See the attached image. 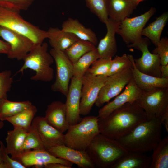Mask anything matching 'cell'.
<instances>
[{
    "mask_svg": "<svg viewBox=\"0 0 168 168\" xmlns=\"http://www.w3.org/2000/svg\"><path fill=\"white\" fill-rule=\"evenodd\" d=\"M47 121L61 133L66 132L69 127L65 103L55 101L48 105L44 117Z\"/></svg>",
    "mask_w": 168,
    "mask_h": 168,
    "instance_id": "obj_20",
    "label": "cell"
},
{
    "mask_svg": "<svg viewBox=\"0 0 168 168\" xmlns=\"http://www.w3.org/2000/svg\"><path fill=\"white\" fill-rule=\"evenodd\" d=\"M47 31L49 42L52 48L63 51L79 39L74 34L58 28L50 27Z\"/></svg>",
    "mask_w": 168,
    "mask_h": 168,
    "instance_id": "obj_24",
    "label": "cell"
},
{
    "mask_svg": "<svg viewBox=\"0 0 168 168\" xmlns=\"http://www.w3.org/2000/svg\"><path fill=\"white\" fill-rule=\"evenodd\" d=\"M98 119L100 133L118 140L147 120V117L143 109L135 101L127 103L107 116Z\"/></svg>",
    "mask_w": 168,
    "mask_h": 168,
    "instance_id": "obj_1",
    "label": "cell"
},
{
    "mask_svg": "<svg viewBox=\"0 0 168 168\" xmlns=\"http://www.w3.org/2000/svg\"><path fill=\"white\" fill-rule=\"evenodd\" d=\"M61 29L74 34L80 40L89 41L95 46L98 44L95 33L91 29L86 27L77 19L68 18L63 23Z\"/></svg>",
    "mask_w": 168,
    "mask_h": 168,
    "instance_id": "obj_23",
    "label": "cell"
},
{
    "mask_svg": "<svg viewBox=\"0 0 168 168\" xmlns=\"http://www.w3.org/2000/svg\"><path fill=\"white\" fill-rule=\"evenodd\" d=\"M0 161H2L1 159V157L0 151Z\"/></svg>",
    "mask_w": 168,
    "mask_h": 168,
    "instance_id": "obj_48",
    "label": "cell"
},
{
    "mask_svg": "<svg viewBox=\"0 0 168 168\" xmlns=\"http://www.w3.org/2000/svg\"><path fill=\"white\" fill-rule=\"evenodd\" d=\"M162 126L160 118L147 119L117 140L128 152H150L161 139Z\"/></svg>",
    "mask_w": 168,
    "mask_h": 168,
    "instance_id": "obj_2",
    "label": "cell"
},
{
    "mask_svg": "<svg viewBox=\"0 0 168 168\" xmlns=\"http://www.w3.org/2000/svg\"><path fill=\"white\" fill-rule=\"evenodd\" d=\"M0 168H7L6 166L2 161H0Z\"/></svg>",
    "mask_w": 168,
    "mask_h": 168,
    "instance_id": "obj_46",
    "label": "cell"
},
{
    "mask_svg": "<svg viewBox=\"0 0 168 168\" xmlns=\"http://www.w3.org/2000/svg\"><path fill=\"white\" fill-rule=\"evenodd\" d=\"M108 76H94L86 72L82 78L80 114H89L97 100L100 91Z\"/></svg>",
    "mask_w": 168,
    "mask_h": 168,
    "instance_id": "obj_9",
    "label": "cell"
},
{
    "mask_svg": "<svg viewBox=\"0 0 168 168\" xmlns=\"http://www.w3.org/2000/svg\"><path fill=\"white\" fill-rule=\"evenodd\" d=\"M96 48L89 41L79 39L64 52L73 64L84 54Z\"/></svg>",
    "mask_w": 168,
    "mask_h": 168,
    "instance_id": "obj_32",
    "label": "cell"
},
{
    "mask_svg": "<svg viewBox=\"0 0 168 168\" xmlns=\"http://www.w3.org/2000/svg\"><path fill=\"white\" fill-rule=\"evenodd\" d=\"M112 59L99 58L93 62L86 72L94 76H108Z\"/></svg>",
    "mask_w": 168,
    "mask_h": 168,
    "instance_id": "obj_34",
    "label": "cell"
},
{
    "mask_svg": "<svg viewBox=\"0 0 168 168\" xmlns=\"http://www.w3.org/2000/svg\"><path fill=\"white\" fill-rule=\"evenodd\" d=\"M100 58L96 48L84 54L73 64V76L82 77L93 62Z\"/></svg>",
    "mask_w": 168,
    "mask_h": 168,
    "instance_id": "obj_31",
    "label": "cell"
},
{
    "mask_svg": "<svg viewBox=\"0 0 168 168\" xmlns=\"http://www.w3.org/2000/svg\"><path fill=\"white\" fill-rule=\"evenodd\" d=\"M20 12L0 6V26L28 37L35 44L42 43L48 38L47 31L24 20Z\"/></svg>",
    "mask_w": 168,
    "mask_h": 168,
    "instance_id": "obj_6",
    "label": "cell"
},
{
    "mask_svg": "<svg viewBox=\"0 0 168 168\" xmlns=\"http://www.w3.org/2000/svg\"><path fill=\"white\" fill-rule=\"evenodd\" d=\"M150 44L149 39L142 37L137 42L128 45V48H133L141 51L142 56L134 59L135 65L141 72L150 75L161 77V64L157 54L151 53L148 47Z\"/></svg>",
    "mask_w": 168,
    "mask_h": 168,
    "instance_id": "obj_11",
    "label": "cell"
},
{
    "mask_svg": "<svg viewBox=\"0 0 168 168\" xmlns=\"http://www.w3.org/2000/svg\"><path fill=\"white\" fill-rule=\"evenodd\" d=\"M95 167L112 168L128 151L116 140L100 133L92 140L86 150Z\"/></svg>",
    "mask_w": 168,
    "mask_h": 168,
    "instance_id": "obj_3",
    "label": "cell"
},
{
    "mask_svg": "<svg viewBox=\"0 0 168 168\" xmlns=\"http://www.w3.org/2000/svg\"><path fill=\"white\" fill-rule=\"evenodd\" d=\"M4 123L3 121L0 120V130L2 129L4 127Z\"/></svg>",
    "mask_w": 168,
    "mask_h": 168,
    "instance_id": "obj_47",
    "label": "cell"
},
{
    "mask_svg": "<svg viewBox=\"0 0 168 168\" xmlns=\"http://www.w3.org/2000/svg\"><path fill=\"white\" fill-rule=\"evenodd\" d=\"M35 0H0V6L20 12L28 9Z\"/></svg>",
    "mask_w": 168,
    "mask_h": 168,
    "instance_id": "obj_38",
    "label": "cell"
},
{
    "mask_svg": "<svg viewBox=\"0 0 168 168\" xmlns=\"http://www.w3.org/2000/svg\"><path fill=\"white\" fill-rule=\"evenodd\" d=\"M48 44L45 42L35 44L23 60L24 63L17 73H22L30 69L35 72L30 79L34 81L50 82L54 77V72L51 65L54 59L48 52Z\"/></svg>",
    "mask_w": 168,
    "mask_h": 168,
    "instance_id": "obj_4",
    "label": "cell"
},
{
    "mask_svg": "<svg viewBox=\"0 0 168 168\" xmlns=\"http://www.w3.org/2000/svg\"><path fill=\"white\" fill-rule=\"evenodd\" d=\"M156 12V9L152 7L140 15L133 18H126L120 23L116 33L121 36L128 45L137 42L142 37L143 29Z\"/></svg>",
    "mask_w": 168,
    "mask_h": 168,
    "instance_id": "obj_10",
    "label": "cell"
},
{
    "mask_svg": "<svg viewBox=\"0 0 168 168\" xmlns=\"http://www.w3.org/2000/svg\"><path fill=\"white\" fill-rule=\"evenodd\" d=\"M120 23L109 18L105 24L106 33L100 40L96 48L100 58H112L116 54L117 47L115 35Z\"/></svg>",
    "mask_w": 168,
    "mask_h": 168,
    "instance_id": "obj_19",
    "label": "cell"
},
{
    "mask_svg": "<svg viewBox=\"0 0 168 168\" xmlns=\"http://www.w3.org/2000/svg\"><path fill=\"white\" fill-rule=\"evenodd\" d=\"M49 53L55 61L56 72L55 80L51 86V90L54 92H60L66 96L70 82L73 76V64L64 51L52 48Z\"/></svg>",
    "mask_w": 168,
    "mask_h": 168,
    "instance_id": "obj_8",
    "label": "cell"
},
{
    "mask_svg": "<svg viewBox=\"0 0 168 168\" xmlns=\"http://www.w3.org/2000/svg\"><path fill=\"white\" fill-rule=\"evenodd\" d=\"M46 150L55 156L70 162L82 168H95L86 151L74 149L65 145H59Z\"/></svg>",
    "mask_w": 168,
    "mask_h": 168,
    "instance_id": "obj_18",
    "label": "cell"
},
{
    "mask_svg": "<svg viewBox=\"0 0 168 168\" xmlns=\"http://www.w3.org/2000/svg\"><path fill=\"white\" fill-rule=\"evenodd\" d=\"M160 70L161 77L168 78V64L161 65Z\"/></svg>",
    "mask_w": 168,
    "mask_h": 168,
    "instance_id": "obj_44",
    "label": "cell"
},
{
    "mask_svg": "<svg viewBox=\"0 0 168 168\" xmlns=\"http://www.w3.org/2000/svg\"><path fill=\"white\" fill-rule=\"evenodd\" d=\"M82 78L74 76L72 77L66 96V100L65 103L69 126L78 123L82 119L80 111Z\"/></svg>",
    "mask_w": 168,
    "mask_h": 168,
    "instance_id": "obj_14",
    "label": "cell"
},
{
    "mask_svg": "<svg viewBox=\"0 0 168 168\" xmlns=\"http://www.w3.org/2000/svg\"><path fill=\"white\" fill-rule=\"evenodd\" d=\"M137 6L131 0H107L109 18L119 23L129 17Z\"/></svg>",
    "mask_w": 168,
    "mask_h": 168,
    "instance_id": "obj_22",
    "label": "cell"
},
{
    "mask_svg": "<svg viewBox=\"0 0 168 168\" xmlns=\"http://www.w3.org/2000/svg\"><path fill=\"white\" fill-rule=\"evenodd\" d=\"M142 92V91L138 87L132 78L122 93L116 96L112 101L109 102L100 109L98 117L104 118L125 104L136 101Z\"/></svg>",
    "mask_w": 168,
    "mask_h": 168,
    "instance_id": "obj_17",
    "label": "cell"
},
{
    "mask_svg": "<svg viewBox=\"0 0 168 168\" xmlns=\"http://www.w3.org/2000/svg\"><path fill=\"white\" fill-rule=\"evenodd\" d=\"M31 127L37 132L45 148L64 144V135L49 124L44 117L34 118Z\"/></svg>",
    "mask_w": 168,
    "mask_h": 168,
    "instance_id": "obj_16",
    "label": "cell"
},
{
    "mask_svg": "<svg viewBox=\"0 0 168 168\" xmlns=\"http://www.w3.org/2000/svg\"><path fill=\"white\" fill-rule=\"evenodd\" d=\"M128 55L132 63L131 69L133 78L140 89L146 91L156 88H168V78L155 77L141 72L136 67L133 55Z\"/></svg>",
    "mask_w": 168,
    "mask_h": 168,
    "instance_id": "obj_21",
    "label": "cell"
},
{
    "mask_svg": "<svg viewBox=\"0 0 168 168\" xmlns=\"http://www.w3.org/2000/svg\"><path fill=\"white\" fill-rule=\"evenodd\" d=\"M132 67V62L128 55L124 54L121 56H116L112 59L108 76Z\"/></svg>",
    "mask_w": 168,
    "mask_h": 168,
    "instance_id": "obj_36",
    "label": "cell"
},
{
    "mask_svg": "<svg viewBox=\"0 0 168 168\" xmlns=\"http://www.w3.org/2000/svg\"><path fill=\"white\" fill-rule=\"evenodd\" d=\"M27 132L17 128H13L12 130L7 132L5 138L6 150L12 158L16 157L22 152V148Z\"/></svg>",
    "mask_w": 168,
    "mask_h": 168,
    "instance_id": "obj_26",
    "label": "cell"
},
{
    "mask_svg": "<svg viewBox=\"0 0 168 168\" xmlns=\"http://www.w3.org/2000/svg\"><path fill=\"white\" fill-rule=\"evenodd\" d=\"M45 168H71L70 166L60 163H51L45 165Z\"/></svg>",
    "mask_w": 168,
    "mask_h": 168,
    "instance_id": "obj_43",
    "label": "cell"
},
{
    "mask_svg": "<svg viewBox=\"0 0 168 168\" xmlns=\"http://www.w3.org/2000/svg\"><path fill=\"white\" fill-rule=\"evenodd\" d=\"M132 78L131 68L108 76L100 91L95 104L96 106L100 107L119 94Z\"/></svg>",
    "mask_w": 168,
    "mask_h": 168,
    "instance_id": "obj_12",
    "label": "cell"
},
{
    "mask_svg": "<svg viewBox=\"0 0 168 168\" xmlns=\"http://www.w3.org/2000/svg\"><path fill=\"white\" fill-rule=\"evenodd\" d=\"M151 162V157L144 153L128 152L112 168H149Z\"/></svg>",
    "mask_w": 168,
    "mask_h": 168,
    "instance_id": "obj_25",
    "label": "cell"
},
{
    "mask_svg": "<svg viewBox=\"0 0 168 168\" xmlns=\"http://www.w3.org/2000/svg\"><path fill=\"white\" fill-rule=\"evenodd\" d=\"M87 7L102 22L105 24L109 17L107 10V0H85Z\"/></svg>",
    "mask_w": 168,
    "mask_h": 168,
    "instance_id": "obj_33",
    "label": "cell"
},
{
    "mask_svg": "<svg viewBox=\"0 0 168 168\" xmlns=\"http://www.w3.org/2000/svg\"><path fill=\"white\" fill-rule=\"evenodd\" d=\"M152 53L158 55L161 65L168 64V39L166 37L161 39Z\"/></svg>",
    "mask_w": 168,
    "mask_h": 168,
    "instance_id": "obj_39",
    "label": "cell"
},
{
    "mask_svg": "<svg viewBox=\"0 0 168 168\" xmlns=\"http://www.w3.org/2000/svg\"><path fill=\"white\" fill-rule=\"evenodd\" d=\"M152 151L149 168H168V136L161 139Z\"/></svg>",
    "mask_w": 168,
    "mask_h": 168,
    "instance_id": "obj_30",
    "label": "cell"
},
{
    "mask_svg": "<svg viewBox=\"0 0 168 168\" xmlns=\"http://www.w3.org/2000/svg\"><path fill=\"white\" fill-rule=\"evenodd\" d=\"M136 102L145 111L147 119L160 118L168 109V88L142 91Z\"/></svg>",
    "mask_w": 168,
    "mask_h": 168,
    "instance_id": "obj_7",
    "label": "cell"
},
{
    "mask_svg": "<svg viewBox=\"0 0 168 168\" xmlns=\"http://www.w3.org/2000/svg\"><path fill=\"white\" fill-rule=\"evenodd\" d=\"M97 116L82 118L78 123L70 126L64 135V144L77 150L86 151L94 138L100 133Z\"/></svg>",
    "mask_w": 168,
    "mask_h": 168,
    "instance_id": "obj_5",
    "label": "cell"
},
{
    "mask_svg": "<svg viewBox=\"0 0 168 168\" xmlns=\"http://www.w3.org/2000/svg\"><path fill=\"white\" fill-rule=\"evenodd\" d=\"M39 149H46L37 132L31 126L25 137L22 148V152L32 150Z\"/></svg>",
    "mask_w": 168,
    "mask_h": 168,
    "instance_id": "obj_35",
    "label": "cell"
},
{
    "mask_svg": "<svg viewBox=\"0 0 168 168\" xmlns=\"http://www.w3.org/2000/svg\"><path fill=\"white\" fill-rule=\"evenodd\" d=\"M13 82L12 72L6 70L0 72V104L2 100L7 98V93Z\"/></svg>",
    "mask_w": 168,
    "mask_h": 168,
    "instance_id": "obj_37",
    "label": "cell"
},
{
    "mask_svg": "<svg viewBox=\"0 0 168 168\" xmlns=\"http://www.w3.org/2000/svg\"><path fill=\"white\" fill-rule=\"evenodd\" d=\"M10 49V45L8 43L0 40V53L7 55Z\"/></svg>",
    "mask_w": 168,
    "mask_h": 168,
    "instance_id": "obj_41",
    "label": "cell"
},
{
    "mask_svg": "<svg viewBox=\"0 0 168 168\" xmlns=\"http://www.w3.org/2000/svg\"><path fill=\"white\" fill-rule=\"evenodd\" d=\"M33 105L29 100L22 101H13L3 99L0 104V120L5 121L9 117L27 109Z\"/></svg>",
    "mask_w": 168,
    "mask_h": 168,
    "instance_id": "obj_28",
    "label": "cell"
},
{
    "mask_svg": "<svg viewBox=\"0 0 168 168\" xmlns=\"http://www.w3.org/2000/svg\"><path fill=\"white\" fill-rule=\"evenodd\" d=\"M135 4H136L137 5L140 3L141 2H142L145 0H131Z\"/></svg>",
    "mask_w": 168,
    "mask_h": 168,
    "instance_id": "obj_45",
    "label": "cell"
},
{
    "mask_svg": "<svg viewBox=\"0 0 168 168\" xmlns=\"http://www.w3.org/2000/svg\"><path fill=\"white\" fill-rule=\"evenodd\" d=\"M0 151L2 161L7 168H26L20 162L9 156V154L6 152L5 146L0 140Z\"/></svg>",
    "mask_w": 168,
    "mask_h": 168,
    "instance_id": "obj_40",
    "label": "cell"
},
{
    "mask_svg": "<svg viewBox=\"0 0 168 168\" xmlns=\"http://www.w3.org/2000/svg\"><path fill=\"white\" fill-rule=\"evenodd\" d=\"M37 112L36 107L33 105L15 115L7 118L5 120L11 123L13 128H20L28 132Z\"/></svg>",
    "mask_w": 168,
    "mask_h": 168,
    "instance_id": "obj_29",
    "label": "cell"
},
{
    "mask_svg": "<svg viewBox=\"0 0 168 168\" xmlns=\"http://www.w3.org/2000/svg\"><path fill=\"white\" fill-rule=\"evenodd\" d=\"M0 37L10 45L7 56L11 59L23 60L35 44L28 37L1 26Z\"/></svg>",
    "mask_w": 168,
    "mask_h": 168,
    "instance_id": "obj_13",
    "label": "cell"
},
{
    "mask_svg": "<svg viewBox=\"0 0 168 168\" xmlns=\"http://www.w3.org/2000/svg\"><path fill=\"white\" fill-rule=\"evenodd\" d=\"M23 164L26 168L32 166L42 167L51 163H58L72 167L73 164L57 157L46 149L32 150L23 152L12 158Z\"/></svg>",
    "mask_w": 168,
    "mask_h": 168,
    "instance_id": "obj_15",
    "label": "cell"
},
{
    "mask_svg": "<svg viewBox=\"0 0 168 168\" xmlns=\"http://www.w3.org/2000/svg\"><path fill=\"white\" fill-rule=\"evenodd\" d=\"M168 20V13L166 12L143 29L142 35L150 40L156 47L160 40L162 31Z\"/></svg>",
    "mask_w": 168,
    "mask_h": 168,
    "instance_id": "obj_27",
    "label": "cell"
},
{
    "mask_svg": "<svg viewBox=\"0 0 168 168\" xmlns=\"http://www.w3.org/2000/svg\"><path fill=\"white\" fill-rule=\"evenodd\" d=\"M162 125L165 128L168 132V109L164 113L160 118Z\"/></svg>",
    "mask_w": 168,
    "mask_h": 168,
    "instance_id": "obj_42",
    "label": "cell"
}]
</instances>
